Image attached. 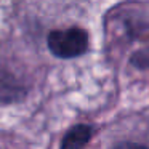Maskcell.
<instances>
[{
    "instance_id": "1",
    "label": "cell",
    "mask_w": 149,
    "mask_h": 149,
    "mask_svg": "<svg viewBox=\"0 0 149 149\" xmlns=\"http://www.w3.org/2000/svg\"><path fill=\"white\" fill-rule=\"evenodd\" d=\"M48 48L58 58H77L88 48V34L80 27L52 31L48 36Z\"/></svg>"
},
{
    "instance_id": "2",
    "label": "cell",
    "mask_w": 149,
    "mask_h": 149,
    "mask_svg": "<svg viewBox=\"0 0 149 149\" xmlns=\"http://www.w3.org/2000/svg\"><path fill=\"white\" fill-rule=\"evenodd\" d=\"M24 95V87L10 71L0 69V101H15Z\"/></svg>"
},
{
    "instance_id": "3",
    "label": "cell",
    "mask_w": 149,
    "mask_h": 149,
    "mask_svg": "<svg viewBox=\"0 0 149 149\" xmlns=\"http://www.w3.org/2000/svg\"><path fill=\"white\" fill-rule=\"evenodd\" d=\"M91 133H93L91 127H88V125H75L74 128L69 130V132L66 133V136L63 138L61 148H64V149L82 148V146H85L88 141H90Z\"/></svg>"
},
{
    "instance_id": "4",
    "label": "cell",
    "mask_w": 149,
    "mask_h": 149,
    "mask_svg": "<svg viewBox=\"0 0 149 149\" xmlns=\"http://www.w3.org/2000/svg\"><path fill=\"white\" fill-rule=\"evenodd\" d=\"M132 64L136 66L139 69H146L149 68V47L144 50H139L132 56Z\"/></svg>"
}]
</instances>
